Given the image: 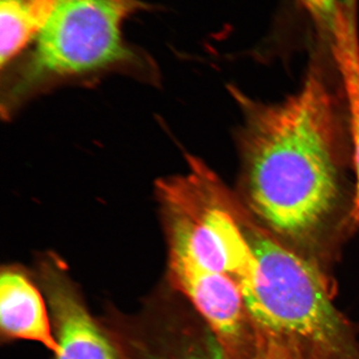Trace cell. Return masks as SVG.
<instances>
[{"label": "cell", "instance_id": "1", "mask_svg": "<svg viewBox=\"0 0 359 359\" xmlns=\"http://www.w3.org/2000/svg\"><path fill=\"white\" fill-rule=\"evenodd\" d=\"M244 114L241 199L269 230L309 240L339 218L346 201V108L320 65L301 89L266 104L233 92Z\"/></svg>", "mask_w": 359, "mask_h": 359}, {"label": "cell", "instance_id": "2", "mask_svg": "<svg viewBox=\"0 0 359 359\" xmlns=\"http://www.w3.org/2000/svg\"><path fill=\"white\" fill-rule=\"evenodd\" d=\"M245 219L254 263L240 283L259 359H301L302 351L334 346L339 316L316 269L261 226Z\"/></svg>", "mask_w": 359, "mask_h": 359}, {"label": "cell", "instance_id": "3", "mask_svg": "<svg viewBox=\"0 0 359 359\" xmlns=\"http://www.w3.org/2000/svg\"><path fill=\"white\" fill-rule=\"evenodd\" d=\"M151 7L142 0H57L21 65L11 98L46 80L141 65L143 56L125 41L122 26Z\"/></svg>", "mask_w": 359, "mask_h": 359}, {"label": "cell", "instance_id": "4", "mask_svg": "<svg viewBox=\"0 0 359 359\" xmlns=\"http://www.w3.org/2000/svg\"><path fill=\"white\" fill-rule=\"evenodd\" d=\"M169 271L175 287L207 321L226 358L237 359L249 318L238 283L177 259H169Z\"/></svg>", "mask_w": 359, "mask_h": 359}, {"label": "cell", "instance_id": "5", "mask_svg": "<svg viewBox=\"0 0 359 359\" xmlns=\"http://www.w3.org/2000/svg\"><path fill=\"white\" fill-rule=\"evenodd\" d=\"M42 278L60 353L54 359H119L57 262H47Z\"/></svg>", "mask_w": 359, "mask_h": 359}, {"label": "cell", "instance_id": "6", "mask_svg": "<svg viewBox=\"0 0 359 359\" xmlns=\"http://www.w3.org/2000/svg\"><path fill=\"white\" fill-rule=\"evenodd\" d=\"M0 330L7 340H32L53 353L60 346L41 292L25 271L8 266L0 276Z\"/></svg>", "mask_w": 359, "mask_h": 359}, {"label": "cell", "instance_id": "7", "mask_svg": "<svg viewBox=\"0 0 359 359\" xmlns=\"http://www.w3.org/2000/svg\"><path fill=\"white\" fill-rule=\"evenodd\" d=\"M57 0H0V65L4 69L33 43Z\"/></svg>", "mask_w": 359, "mask_h": 359}, {"label": "cell", "instance_id": "8", "mask_svg": "<svg viewBox=\"0 0 359 359\" xmlns=\"http://www.w3.org/2000/svg\"><path fill=\"white\" fill-rule=\"evenodd\" d=\"M332 50L341 76L354 174L348 219L359 226V44L356 32L340 37L332 45Z\"/></svg>", "mask_w": 359, "mask_h": 359}, {"label": "cell", "instance_id": "9", "mask_svg": "<svg viewBox=\"0 0 359 359\" xmlns=\"http://www.w3.org/2000/svg\"><path fill=\"white\" fill-rule=\"evenodd\" d=\"M321 32L332 41L348 20L340 8L339 0H297Z\"/></svg>", "mask_w": 359, "mask_h": 359}]
</instances>
